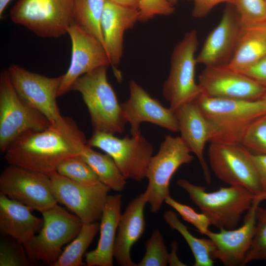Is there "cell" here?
Masks as SVG:
<instances>
[{
	"mask_svg": "<svg viewBox=\"0 0 266 266\" xmlns=\"http://www.w3.org/2000/svg\"><path fill=\"white\" fill-rule=\"evenodd\" d=\"M147 203L144 192L132 200L121 214L113 247V257L121 266H137L131 258V249L145 230L144 210Z\"/></svg>",
	"mask_w": 266,
	"mask_h": 266,
	"instance_id": "22",
	"label": "cell"
},
{
	"mask_svg": "<svg viewBox=\"0 0 266 266\" xmlns=\"http://www.w3.org/2000/svg\"><path fill=\"white\" fill-rule=\"evenodd\" d=\"M180 136H165L157 154L152 156L146 177L148 183L144 192L152 213H157L170 196L169 183L177 169L191 163L194 156Z\"/></svg>",
	"mask_w": 266,
	"mask_h": 266,
	"instance_id": "9",
	"label": "cell"
},
{
	"mask_svg": "<svg viewBox=\"0 0 266 266\" xmlns=\"http://www.w3.org/2000/svg\"><path fill=\"white\" fill-rule=\"evenodd\" d=\"M75 0H18L10 12L12 21L41 37L58 38L74 22Z\"/></svg>",
	"mask_w": 266,
	"mask_h": 266,
	"instance_id": "5",
	"label": "cell"
},
{
	"mask_svg": "<svg viewBox=\"0 0 266 266\" xmlns=\"http://www.w3.org/2000/svg\"><path fill=\"white\" fill-rule=\"evenodd\" d=\"M180 132V137L191 152L198 158L204 178L208 184L211 182L208 166L203 152L209 141L210 130L208 123L196 101L183 104L174 111Z\"/></svg>",
	"mask_w": 266,
	"mask_h": 266,
	"instance_id": "20",
	"label": "cell"
},
{
	"mask_svg": "<svg viewBox=\"0 0 266 266\" xmlns=\"http://www.w3.org/2000/svg\"><path fill=\"white\" fill-rule=\"evenodd\" d=\"M139 21L145 22L157 15L168 16L174 11L167 0H140Z\"/></svg>",
	"mask_w": 266,
	"mask_h": 266,
	"instance_id": "37",
	"label": "cell"
},
{
	"mask_svg": "<svg viewBox=\"0 0 266 266\" xmlns=\"http://www.w3.org/2000/svg\"><path fill=\"white\" fill-rule=\"evenodd\" d=\"M265 0V1H266V0Z\"/></svg>",
	"mask_w": 266,
	"mask_h": 266,
	"instance_id": "46",
	"label": "cell"
},
{
	"mask_svg": "<svg viewBox=\"0 0 266 266\" xmlns=\"http://www.w3.org/2000/svg\"><path fill=\"white\" fill-rule=\"evenodd\" d=\"M243 27L233 5L228 3L217 26L209 33L196 57L205 66L228 65L237 45Z\"/></svg>",
	"mask_w": 266,
	"mask_h": 266,
	"instance_id": "18",
	"label": "cell"
},
{
	"mask_svg": "<svg viewBox=\"0 0 266 266\" xmlns=\"http://www.w3.org/2000/svg\"><path fill=\"white\" fill-rule=\"evenodd\" d=\"M165 202L173 208L185 221L193 225L202 234L205 235L209 230L211 223L203 213H198L190 206L174 200L170 196L167 197Z\"/></svg>",
	"mask_w": 266,
	"mask_h": 266,
	"instance_id": "35",
	"label": "cell"
},
{
	"mask_svg": "<svg viewBox=\"0 0 266 266\" xmlns=\"http://www.w3.org/2000/svg\"><path fill=\"white\" fill-rule=\"evenodd\" d=\"M122 195H108L100 218L97 247L85 255L87 266H112L113 247L121 216Z\"/></svg>",
	"mask_w": 266,
	"mask_h": 266,
	"instance_id": "24",
	"label": "cell"
},
{
	"mask_svg": "<svg viewBox=\"0 0 266 266\" xmlns=\"http://www.w3.org/2000/svg\"><path fill=\"white\" fill-rule=\"evenodd\" d=\"M266 56V23L243 27L234 54L228 66L241 71Z\"/></svg>",
	"mask_w": 266,
	"mask_h": 266,
	"instance_id": "25",
	"label": "cell"
},
{
	"mask_svg": "<svg viewBox=\"0 0 266 266\" xmlns=\"http://www.w3.org/2000/svg\"><path fill=\"white\" fill-rule=\"evenodd\" d=\"M106 1V0H75L74 13V22L97 38L104 47L101 20Z\"/></svg>",
	"mask_w": 266,
	"mask_h": 266,
	"instance_id": "28",
	"label": "cell"
},
{
	"mask_svg": "<svg viewBox=\"0 0 266 266\" xmlns=\"http://www.w3.org/2000/svg\"><path fill=\"white\" fill-rule=\"evenodd\" d=\"M61 175L75 182L92 185L100 182L91 167L78 156L62 162L56 171Z\"/></svg>",
	"mask_w": 266,
	"mask_h": 266,
	"instance_id": "30",
	"label": "cell"
},
{
	"mask_svg": "<svg viewBox=\"0 0 266 266\" xmlns=\"http://www.w3.org/2000/svg\"><path fill=\"white\" fill-rule=\"evenodd\" d=\"M262 100L265 101V102L266 103V93L265 94L264 97L262 98Z\"/></svg>",
	"mask_w": 266,
	"mask_h": 266,
	"instance_id": "45",
	"label": "cell"
},
{
	"mask_svg": "<svg viewBox=\"0 0 266 266\" xmlns=\"http://www.w3.org/2000/svg\"><path fill=\"white\" fill-rule=\"evenodd\" d=\"M78 157L91 167L100 181L111 190L120 192L124 189L127 183L126 179L107 154L94 150L87 143Z\"/></svg>",
	"mask_w": 266,
	"mask_h": 266,
	"instance_id": "26",
	"label": "cell"
},
{
	"mask_svg": "<svg viewBox=\"0 0 266 266\" xmlns=\"http://www.w3.org/2000/svg\"><path fill=\"white\" fill-rule=\"evenodd\" d=\"M100 224L83 223L80 232L61 253L53 266H82V257L100 230Z\"/></svg>",
	"mask_w": 266,
	"mask_h": 266,
	"instance_id": "29",
	"label": "cell"
},
{
	"mask_svg": "<svg viewBox=\"0 0 266 266\" xmlns=\"http://www.w3.org/2000/svg\"><path fill=\"white\" fill-rule=\"evenodd\" d=\"M251 157L258 173L263 193L266 196V155L252 153Z\"/></svg>",
	"mask_w": 266,
	"mask_h": 266,
	"instance_id": "40",
	"label": "cell"
},
{
	"mask_svg": "<svg viewBox=\"0 0 266 266\" xmlns=\"http://www.w3.org/2000/svg\"><path fill=\"white\" fill-rule=\"evenodd\" d=\"M7 70L15 90L24 100L44 115L51 124L63 120L56 100L63 75L47 77L15 64L10 65Z\"/></svg>",
	"mask_w": 266,
	"mask_h": 266,
	"instance_id": "14",
	"label": "cell"
},
{
	"mask_svg": "<svg viewBox=\"0 0 266 266\" xmlns=\"http://www.w3.org/2000/svg\"><path fill=\"white\" fill-rule=\"evenodd\" d=\"M241 144L253 153L266 155V113L249 126Z\"/></svg>",
	"mask_w": 266,
	"mask_h": 266,
	"instance_id": "34",
	"label": "cell"
},
{
	"mask_svg": "<svg viewBox=\"0 0 266 266\" xmlns=\"http://www.w3.org/2000/svg\"><path fill=\"white\" fill-rule=\"evenodd\" d=\"M21 243L1 241L0 245V266H27L30 262Z\"/></svg>",
	"mask_w": 266,
	"mask_h": 266,
	"instance_id": "36",
	"label": "cell"
},
{
	"mask_svg": "<svg viewBox=\"0 0 266 266\" xmlns=\"http://www.w3.org/2000/svg\"><path fill=\"white\" fill-rule=\"evenodd\" d=\"M49 176L51 191L58 203L73 212L83 223L100 219L110 188L101 182L92 185L77 183L56 171Z\"/></svg>",
	"mask_w": 266,
	"mask_h": 266,
	"instance_id": "12",
	"label": "cell"
},
{
	"mask_svg": "<svg viewBox=\"0 0 266 266\" xmlns=\"http://www.w3.org/2000/svg\"><path fill=\"white\" fill-rule=\"evenodd\" d=\"M83 133L71 118L40 131H30L16 139L4 153L10 165L48 175L63 161L79 156L87 144Z\"/></svg>",
	"mask_w": 266,
	"mask_h": 266,
	"instance_id": "1",
	"label": "cell"
},
{
	"mask_svg": "<svg viewBox=\"0 0 266 266\" xmlns=\"http://www.w3.org/2000/svg\"><path fill=\"white\" fill-rule=\"evenodd\" d=\"M51 125L47 118L24 100L15 90L7 70L0 74V151L4 154L19 137Z\"/></svg>",
	"mask_w": 266,
	"mask_h": 266,
	"instance_id": "7",
	"label": "cell"
},
{
	"mask_svg": "<svg viewBox=\"0 0 266 266\" xmlns=\"http://www.w3.org/2000/svg\"><path fill=\"white\" fill-rule=\"evenodd\" d=\"M164 218L170 228L181 234L188 244L194 257V266H213L215 247L209 238H199L194 236L172 210L166 211Z\"/></svg>",
	"mask_w": 266,
	"mask_h": 266,
	"instance_id": "27",
	"label": "cell"
},
{
	"mask_svg": "<svg viewBox=\"0 0 266 266\" xmlns=\"http://www.w3.org/2000/svg\"><path fill=\"white\" fill-rule=\"evenodd\" d=\"M130 97L121 104L126 123L130 125L132 135L141 133L142 122H149L173 132L179 131L174 112L164 107L133 80L129 83Z\"/></svg>",
	"mask_w": 266,
	"mask_h": 266,
	"instance_id": "19",
	"label": "cell"
},
{
	"mask_svg": "<svg viewBox=\"0 0 266 266\" xmlns=\"http://www.w3.org/2000/svg\"><path fill=\"white\" fill-rule=\"evenodd\" d=\"M258 260L266 261V208L260 206L257 211L255 234L243 265Z\"/></svg>",
	"mask_w": 266,
	"mask_h": 266,
	"instance_id": "33",
	"label": "cell"
},
{
	"mask_svg": "<svg viewBox=\"0 0 266 266\" xmlns=\"http://www.w3.org/2000/svg\"><path fill=\"white\" fill-rule=\"evenodd\" d=\"M116 4L132 8L139 9L140 0H109Z\"/></svg>",
	"mask_w": 266,
	"mask_h": 266,
	"instance_id": "42",
	"label": "cell"
},
{
	"mask_svg": "<svg viewBox=\"0 0 266 266\" xmlns=\"http://www.w3.org/2000/svg\"><path fill=\"white\" fill-rule=\"evenodd\" d=\"M11 0H0V17H2L3 12Z\"/></svg>",
	"mask_w": 266,
	"mask_h": 266,
	"instance_id": "43",
	"label": "cell"
},
{
	"mask_svg": "<svg viewBox=\"0 0 266 266\" xmlns=\"http://www.w3.org/2000/svg\"><path fill=\"white\" fill-rule=\"evenodd\" d=\"M171 250L169 253L168 264L171 266H186L181 262L177 255L178 245L176 241H174L171 244Z\"/></svg>",
	"mask_w": 266,
	"mask_h": 266,
	"instance_id": "41",
	"label": "cell"
},
{
	"mask_svg": "<svg viewBox=\"0 0 266 266\" xmlns=\"http://www.w3.org/2000/svg\"><path fill=\"white\" fill-rule=\"evenodd\" d=\"M194 6L192 16L196 18L205 17L217 4L227 2L231 3L232 0H193Z\"/></svg>",
	"mask_w": 266,
	"mask_h": 266,
	"instance_id": "39",
	"label": "cell"
},
{
	"mask_svg": "<svg viewBox=\"0 0 266 266\" xmlns=\"http://www.w3.org/2000/svg\"><path fill=\"white\" fill-rule=\"evenodd\" d=\"M138 9L123 6L106 0L101 20L105 50L114 68L123 53L124 36L126 31L139 21Z\"/></svg>",
	"mask_w": 266,
	"mask_h": 266,
	"instance_id": "21",
	"label": "cell"
},
{
	"mask_svg": "<svg viewBox=\"0 0 266 266\" xmlns=\"http://www.w3.org/2000/svg\"><path fill=\"white\" fill-rule=\"evenodd\" d=\"M195 101L208 123L210 143L241 144L249 126L266 113V103L262 99H229L201 94Z\"/></svg>",
	"mask_w": 266,
	"mask_h": 266,
	"instance_id": "2",
	"label": "cell"
},
{
	"mask_svg": "<svg viewBox=\"0 0 266 266\" xmlns=\"http://www.w3.org/2000/svg\"><path fill=\"white\" fill-rule=\"evenodd\" d=\"M87 143L109 155L126 179L139 182L146 178L154 147L141 133L119 138L113 134L93 132Z\"/></svg>",
	"mask_w": 266,
	"mask_h": 266,
	"instance_id": "10",
	"label": "cell"
},
{
	"mask_svg": "<svg viewBox=\"0 0 266 266\" xmlns=\"http://www.w3.org/2000/svg\"><path fill=\"white\" fill-rule=\"evenodd\" d=\"M198 41L197 31L192 30L185 34L172 53L170 71L162 93L173 111L183 104L195 101L202 94L195 78Z\"/></svg>",
	"mask_w": 266,
	"mask_h": 266,
	"instance_id": "8",
	"label": "cell"
},
{
	"mask_svg": "<svg viewBox=\"0 0 266 266\" xmlns=\"http://www.w3.org/2000/svg\"><path fill=\"white\" fill-rule=\"evenodd\" d=\"M252 152L241 144L210 143L208 157L215 176L229 186H240L256 196L263 194Z\"/></svg>",
	"mask_w": 266,
	"mask_h": 266,
	"instance_id": "11",
	"label": "cell"
},
{
	"mask_svg": "<svg viewBox=\"0 0 266 266\" xmlns=\"http://www.w3.org/2000/svg\"><path fill=\"white\" fill-rule=\"evenodd\" d=\"M41 213V229L23 246L31 261L53 266L62 253V247L76 237L83 223L58 203Z\"/></svg>",
	"mask_w": 266,
	"mask_h": 266,
	"instance_id": "6",
	"label": "cell"
},
{
	"mask_svg": "<svg viewBox=\"0 0 266 266\" xmlns=\"http://www.w3.org/2000/svg\"><path fill=\"white\" fill-rule=\"evenodd\" d=\"M102 66L77 79L70 90L79 92L89 111L93 132L122 133L126 122L121 104Z\"/></svg>",
	"mask_w": 266,
	"mask_h": 266,
	"instance_id": "3",
	"label": "cell"
},
{
	"mask_svg": "<svg viewBox=\"0 0 266 266\" xmlns=\"http://www.w3.org/2000/svg\"><path fill=\"white\" fill-rule=\"evenodd\" d=\"M33 209L0 193V231L23 245L41 229L43 218L32 213Z\"/></svg>",
	"mask_w": 266,
	"mask_h": 266,
	"instance_id": "23",
	"label": "cell"
},
{
	"mask_svg": "<svg viewBox=\"0 0 266 266\" xmlns=\"http://www.w3.org/2000/svg\"><path fill=\"white\" fill-rule=\"evenodd\" d=\"M265 195L257 196L246 212L243 224L238 228L220 229L218 232L209 230L205 235L213 243L214 260H219L226 266H244V262L255 234L257 211Z\"/></svg>",
	"mask_w": 266,
	"mask_h": 266,
	"instance_id": "17",
	"label": "cell"
},
{
	"mask_svg": "<svg viewBox=\"0 0 266 266\" xmlns=\"http://www.w3.org/2000/svg\"><path fill=\"white\" fill-rule=\"evenodd\" d=\"M243 27L266 23V2L265 0H232Z\"/></svg>",
	"mask_w": 266,
	"mask_h": 266,
	"instance_id": "31",
	"label": "cell"
},
{
	"mask_svg": "<svg viewBox=\"0 0 266 266\" xmlns=\"http://www.w3.org/2000/svg\"><path fill=\"white\" fill-rule=\"evenodd\" d=\"M239 72L266 88V56L254 65Z\"/></svg>",
	"mask_w": 266,
	"mask_h": 266,
	"instance_id": "38",
	"label": "cell"
},
{
	"mask_svg": "<svg viewBox=\"0 0 266 266\" xmlns=\"http://www.w3.org/2000/svg\"><path fill=\"white\" fill-rule=\"evenodd\" d=\"M167 0L173 5H174L176 3V2L178 1V0Z\"/></svg>",
	"mask_w": 266,
	"mask_h": 266,
	"instance_id": "44",
	"label": "cell"
},
{
	"mask_svg": "<svg viewBox=\"0 0 266 266\" xmlns=\"http://www.w3.org/2000/svg\"><path fill=\"white\" fill-rule=\"evenodd\" d=\"M67 34L71 41V61L67 70L63 74L58 97L70 91L73 83L82 75L99 67L111 65L101 42L74 22Z\"/></svg>",
	"mask_w": 266,
	"mask_h": 266,
	"instance_id": "16",
	"label": "cell"
},
{
	"mask_svg": "<svg viewBox=\"0 0 266 266\" xmlns=\"http://www.w3.org/2000/svg\"><path fill=\"white\" fill-rule=\"evenodd\" d=\"M177 184L187 193L192 202L209 219L211 225L219 230L236 228L257 197L240 186L220 187L209 192L205 187L194 184L185 179H178Z\"/></svg>",
	"mask_w": 266,
	"mask_h": 266,
	"instance_id": "4",
	"label": "cell"
},
{
	"mask_svg": "<svg viewBox=\"0 0 266 266\" xmlns=\"http://www.w3.org/2000/svg\"><path fill=\"white\" fill-rule=\"evenodd\" d=\"M146 252L137 266H166L169 253L159 229L155 230L145 243Z\"/></svg>",
	"mask_w": 266,
	"mask_h": 266,
	"instance_id": "32",
	"label": "cell"
},
{
	"mask_svg": "<svg viewBox=\"0 0 266 266\" xmlns=\"http://www.w3.org/2000/svg\"><path fill=\"white\" fill-rule=\"evenodd\" d=\"M198 84L202 94L213 98L257 100L266 93V87L228 65L205 66Z\"/></svg>",
	"mask_w": 266,
	"mask_h": 266,
	"instance_id": "15",
	"label": "cell"
},
{
	"mask_svg": "<svg viewBox=\"0 0 266 266\" xmlns=\"http://www.w3.org/2000/svg\"><path fill=\"white\" fill-rule=\"evenodd\" d=\"M0 193L41 213L58 203L49 175L16 166L1 172Z\"/></svg>",
	"mask_w": 266,
	"mask_h": 266,
	"instance_id": "13",
	"label": "cell"
}]
</instances>
